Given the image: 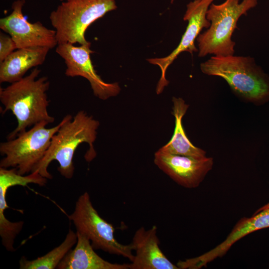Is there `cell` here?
I'll use <instances>...</instances> for the list:
<instances>
[{
	"instance_id": "obj_3",
	"label": "cell",
	"mask_w": 269,
	"mask_h": 269,
	"mask_svg": "<svg viewBox=\"0 0 269 269\" xmlns=\"http://www.w3.org/2000/svg\"><path fill=\"white\" fill-rule=\"evenodd\" d=\"M201 72L224 79L239 97L257 105L269 101V75L250 56H212L201 63Z\"/></svg>"
},
{
	"instance_id": "obj_16",
	"label": "cell",
	"mask_w": 269,
	"mask_h": 269,
	"mask_svg": "<svg viewBox=\"0 0 269 269\" xmlns=\"http://www.w3.org/2000/svg\"><path fill=\"white\" fill-rule=\"evenodd\" d=\"M77 241L57 267L58 269H130V264L109 262L94 251L90 240L76 231Z\"/></svg>"
},
{
	"instance_id": "obj_5",
	"label": "cell",
	"mask_w": 269,
	"mask_h": 269,
	"mask_svg": "<svg viewBox=\"0 0 269 269\" xmlns=\"http://www.w3.org/2000/svg\"><path fill=\"white\" fill-rule=\"evenodd\" d=\"M117 8L115 0H66L51 12L49 19L56 31L58 44L87 45L88 27Z\"/></svg>"
},
{
	"instance_id": "obj_6",
	"label": "cell",
	"mask_w": 269,
	"mask_h": 269,
	"mask_svg": "<svg viewBox=\"0 0 269 269\" xmlns=\"http://www.w3.org/2000/svg\"><path fill=\"white\" fill-rule=\"evenodd\" d=\"M62 124V120L55 127L47 128L49 124L42 122L14 138L1 142L0 153L3 157L0 167L15 168L21 175L36 171Z\"/></svg>"
},
{
	"instance_id": "obj_20",
	"label": "cell",
	"mask_w": 269,
	"mask_h": 269,
	"mask_svg": "<svg viewBox=\"0 0 269 269\" xmlns=\"http://www.w3.org/2000/svg\"><path fill=\"white\" fill-rule=\"evenodd\" d=\"M268 208H269V202L267 204L264 205L263 206L260 207L259 209H258L255 212L254 214H256L258 212H259V211L262 210H264V209H268Z\"/></svg>"
},
{
	"instance_id": "obj_18",
	"label": "cell",
	"mask_w": 269,
	"mask_h": 269,
	"mask_svg": "<svg viewBox=\"0 0 269 269\" xmlns=\"http://www.w3.org/2000/svg\"><path fill=\"white\" fill-rule=\"evenodd\" d=\"M77 241L76 232L69 229L64 241L46 254L33 260L22 257L19 262L20 269H54L71 250Z\"/></svg>"
},
{
	"instance_id": "obj_9",
	"label": "cell",
	"mask_w": 269,
	"mask_h": 269,
	"mask_svg": "<svg viewBox=\"0 0 269 269\" xmlns=\"http://www.w3.org/2000/svg\"><path fill=\"white\" fill-rule=\"evenodd\" d=\"M90 48L91 43L79 46L70 43L57 45L56 52L64 60L65 75L80 76L87 79L94 95L100 99L105 100L116 96L121 91L119 83L106 82L97 73L91 59L94 51Z\"/></svg>"
},
{
	"instance_id": "obj_22",
	"label": "cell",
	"mask_w": 269,
	"mask_h": 269,
	"mask_svg": "<svg viewBox=\"0 0 269 269\" xmlns=\"http://www.w3.org/2000/svg\"><path fill=\"white\" fill-rule=\"evenodd\" d=\"M60 1H61V2L63 1H65L66 0H59Z\"/></svg>"
},
{
	"instance_id": "obj_19",
	"label": "cell",
	"mask_w": 269,
	"mask_h": 269,
	"mask_svg": "<svg viewBox=\"0 0 269 269\" xmlns=\"http://www.w3.org/2000/svg\"><path fill=\"white\" fill-rule=\"evenodd\" d=\"M16 49L17 47L11 36L0 32V63Z\"/></svg>"
},
{
	"instance_id": "obj_2",
	"label": "cell",
	"mask_w": 269,
	"mask_h": 269,
	"mask_svg": "<svg viewBox=\"0 0 269 269\" xmlns=\"http://www.w3.org/2000/svg\"><path fill=\"white\" fill-rule=\"evenodd\" d=\"M58 132L53 136L50 145L36 171L48 179L52 176L48 167L53 160L59 163L57 170L67 179L72 178L75 170L74 155L78 146L87 143L89 148L86 153V160H92L96 155L94 143L96 139L100 123L92 116L81 110L73 117L67 115Z\"/></svg>"
},
{
	"instance_id": "obj_1",
	"label": "cell",
	"mask_w": 269,
	"mask_h": 269,
	"mask_svg": "<svg viewBox=\"0 0 269 269\" xmlns=\"http://www.w3.org/2000/svg\"><path fill=\"white\" fill-rule=\"evenodd\" d=\"M41 70L34 68L29 74L0 88V101L4 107L2 114L10 111L15 117L17 125L7 136V140L14 138L36 124L46 122L53 123L55 119L48 112L49 101L47 92L50 82L46 76L39 78Z\"/></svg>"
},
{
	"instance_id": "obj_12",
	"label": "cell",
	"mask_w": 269,
	"mask_h": 269,
	"mask_svg": "<svg viewBox=\"0 0 269 269\" xmlns=\"http://www.w3.org/2000/svg\"><path fill=\"white\" fill-rule=\"evenodd\" d=\"M47 182V179L38 172L21 175L15 168L0 167V236L2 244L8 251H14V240L22 229L23 222H12L6 218L4 211L8 208L6 200L7 191L16 185L25 186L30 183L42 186Z\"/></svg>"
},
{
	"instance_id": "obj_10",
	"label": "cell",
	"mask_w": 269,
	"mask_h": 269,
	"mask_svg": "<svg viewBox=\"0 0 269 269\" xmlns=\"http://www.w3.org/2000/svg\"><path fill=\"white\" fill-rule=\"evenodd\" d=\"M25 3V0L14 1L10 14L0 19V28L9 34L17 49L47 47L51 49L57 46L55 30L47 28L40 21L30 22L24 16Z\"/></svg>"
},
{
	"instance_id": "obj_14",
	"label": "cell",
	"mask_w": 269,
	"mask_h": 269,
	"mask_svg": "<svg viewBox=\"0 0 269 269\" xmlns=\"http://www.w3.org/2000/svg\"><path fill=\"white\" fill-rule=\"evenodd\" d=\"M156 233L155 226L147 230L141 227L135 232L132 242L135 255L130 269H179L160 249Z\"/></svg>"
},
{
	"instance_id": "obj_21",
	"label": "cell",
	"mask_w": 269,
	"mask_h": 269,
	"mask_svg": "<svg viewBox=\"0 0 269 269\" xmlns=\"http://www.w3.org/2000/svg\"><path fill=\"white\" fill-rule=\"evenodd\" d=\"M174 0H170L171 3H173Z\"/></svg>"
},
{
	"instance_id": "obj_7",
	"label": "cell",
	"mask_w": 269,
	"mask_h": 269,
	"mask_svg": "<svg viewBox=\"0 0 269 269\" xmlns=\"http://www.w3.org/2000/svg\"><path fill=\"white\" fill-rule=\"evenodd\" d=\"M76 231L84 234L94 249L102 250L112 255L123 256L132 262L134 255L132 243L123 245L115 238L112 224L102 218L92 205L90 197L85 192L77 199L73 212L68 215Z\"/></svg>"
},
{
	"instance_id": "obj_11",
	"label": "cell",
	"mask_w": 269,
	"mask_h": 269,
	"mask_svg": "<svg viewBox=\"0 0 269 269\" xmlns=\"http://www.w3.org/2000/svg\"><path fill=\"white\" fill-rule=\"evenodd\" d=\"M157 167L180 185L187 188L197 187L212 169L211 157L197 158L165 153L159 149L154 153Z\"/></svg>"
},
{
	"instance_id": "obj_15",
	"label": "cell",
	"mask_w": 269,
	"mask_h": 269,
	"mask_svg": "<svg viewBox=\"0 0 269 269\" xmlns=\"http://www.w3.org/2000/svg\"><path fill=\"white\" fill-rule=\"evenodd\" d=\"M50 50L47 47L17 49L0 63V83L19 80L29 70L42 65Z\"/></svg>"
},
{
	"instance_id": "obj_8",
	"label": "cell",
	"mask_w": 269,
	"mask_h": 269,
	"mask_svg": "<svg viewBox=\"0 0 269 269\" xmlns=\"http://www.w3.org/2000/svg\"><path fill=\"white\" fill-rule=\"evenodd\" d=\"M214 0H194L189 2L183 18L184 21H188V24L177 47L164 57L146 59L149 63L158 66L161 70V76L156 88L157 94L162 93L169 84L166 78V70L177 56L183 52L191 54L198 52L195 41L203 29H207L210 25V22L206 18V13Z\"/></svg>"
},
{
	"instance_id": "obj_4",
	"label": "cell",
	"mask_w": 269,
	"mask_h": 269,
	"mask_svg": "<svg viewBox=\"0 0 269 269\" xmlns=\"http://www.w3.org/2000/svg\"><path fill=\"white\" fill-rule=\"evenodd\" d=\"M257 4L258 0L241 2L240 0H226L219 4L212 3L206 13L210 25L196 38L198 56L234 55L236 43L232 38L235 29L238 28V21Z\"/></svg>"
},
{
	"instance_id": "obj_17",
	"label": "cell",
	"mask_w": 269,
	"mask_h": 269,
	"mask_svg": "<svg viewBox=\"0 0 269 269\" xmlns=\"http://www.w3.org/2000/svg\"><path fill=\"white\" fill-rule=\"evenodd\" d=\"M173 112L175 118V128L170 140L159 150L162 152L177 155L203 158L206 152L194 146L187 137L183 129L182 120L189 105L181 98L173 97Z\"/></svg>"
},
{
	"instance_id": "obj_13",
	"label": "cell",
	"mask_w": 269,
	"mask_h": 269,
	"mask_svg": "<svg viewBox=\"0 0 269 269\" xmlns=\"http://www.w3.org/2000/svg\"><path fill=\"white\" fill-rule=\"evenodd\" d=\"M269 227V208L254 214L250 218L241 219L226 239L211 250L196 258L179 261L177 266L182 269H198L217 258L223 256L237 241L255 231Z\"/></svg>"
}]
</instances>
